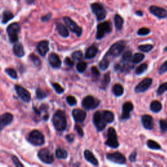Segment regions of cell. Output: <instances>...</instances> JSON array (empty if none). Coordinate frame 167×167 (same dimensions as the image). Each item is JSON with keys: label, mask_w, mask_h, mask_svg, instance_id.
Here are the masks:
<instances>
[{"label": "cell", "mask_w": 167, "mask_h": 167, "mask_svg": "<svg viewBox=\"0 0 167 167\" xmlns=\"http://www.w3.org/2000/svg\"><path fill=\"white\" fill-rule=\"evenodd\" d=\"M52 122L57 131H64L67 127V119L65 112L61 110H58L53 116Z\"/></svg>", "instance_id": "cell-1"}, {"label": "cell", "mask_w": 167, "mask_h": 167, "mask_svg": "<svg viewBox=\"0 0 167 167\" xmlns=\"http://www.w3.org/2000/svg\"><path fill=\"white\" fill-rule=\"evenodd\" d=\"M28 141L34 146H42L44 143V137L43 134L38 130L31 131L28 137Z\"/></svg>", "instance_id": "cell-2"}, {"label": "cell", "mask_w": 167, "mask_h": 167, "mask_svg": "<svg viewBox=\"0 0 167 167\" xmlns=\"http://www.w3.org/2000/svg\"><path fill=\"white\" fill-rule=\"evenodd\" d=\"M20 28L17 23H13L7 28V32L11 43H17L18 40V34L20 33Z\"/></svg>", "instance_id": "cell-3"}, {"label": "cell", "mask_w": 167, "mask_h": 167, "mask_svg": "<svg viewBox=\"0 0 167 167\" xmlns=\"http://www.w3.org/2000/svg\"><path fill=\"white\" fill-rule=\"evenodd\" d=\"M92 12L96 16L97 19L99 21L104 20L107 17V11L104 6L99 3H94L91 5Z\"/></svg>", "instance_id": "cell-4"}, {"label": "cell", "mask_w": 167, "mask_h": 167, "mask_svg": "<svg viewBox=\"0 0 167 167\" xmlns=\"http://www.w3.org/2000/svg\"><path fill=\"white\" fill-rule=\"evenodd\" d=\"M105 144L112 148H117L119 146L116 131L113 127H110L108 130L107 140Z\"/></svg>", "instance_id": "cell-5"}, {"label": "cell", "mask_w": 167, "mask_h": 167, "mask_svg": "<svg viewBox=\"0 0 167 167\" xmlns=\"http://www.w3.org/2000/svg\"><path fill=\"white\" fill-rule=\"evenodd\" d=\"M125 47V43L124 41H121L114 43L110 47L108 52L106 55H109L111 57H117L123 51Z\"/></svg>", "instance_id": "cell-6"}, {"label": "cell", "mask_w": 167, "mask_h": 167, "mask_svg": "<svg viewBox=\"0 0 167 167\" xmlns=\"http://www.w3.org/2000/svg\"><path fill=\"white\" fill-rule=\"evenodd\" d=\"M97 39H101L106 34L110 33L112 30V27L109 22H105L99 23L97 28Z\"/></svg>", "instance_id": "cell-7"}, {"label": "cell", "mask_w": 167, "mask_h": 167, "mask_svg": "<svg viewBox=\"0 0 167 167\" xmlns=\"http://www.w3.org/2000/svg\"><path fill=\"white\" fill-rule=\"evenodd\" d=\"M66 26L67 28L72 31L73 33H75L77 37H81L82 34V29L78 26L75 22H74L70 18L68 17H65L63 18Z\"/></svg>", "instance_id": "cell-8"}, {"label": "cell", "mask_w": 167, "mask_h": 167, "mask_svg": "<svg viewBox=\"0 0 167 167\" xmlns=\"http://www.w3.org/2000/svg\"><path fill=\"white\" fill-rule=\"evenodd\" d=\"M93 123L96 129L99 131H101L106 127L107 122L105 121L102 114L97 111L93 115Z\"/></svg>", "instance_id": "cell-9"}, {"label": "cell", "mask_w": 167, "mask_h": 167, "mask_svg": "<svg viewBox=\"0 0 167 167\" xmlns=\"http://www.w3.org/2000/svg\"><path fill=\"white\" fill-rule=\"evenodd\" d=\"M38 157L39 159L46 164H52L54 160L53 155L46 148L41 149L39 151L38 153Z\"/></svg>", "instance_id": "cell-10"}, {"label": "cell", "mask_w": 167, "mask_h": 167, "mask_svg": "<svg viewBox=\"0 0 167 167\" xmlns=\"http://www.w3.org/2000/svg\"><path fill=\"white\" fill-rule=\"evenodd\" d=\"M99 104V101L90 95L86 97L82 101V107L86 110H91L97 108Z\"/></svg>", "instance_id": "cell-11"}, {"label": "cell", "mask_w": 167, "mask_h": 167, "mask_svg": "<svg viewBox=\"0 0 167 167\" xmlns=\"http://www.w3.org/2000/svg\"><path fill=\"white\" fill-rule=\"evenodd\" d=\"M107 159L110 161H112L113 163L123 164L126 163V159L123 155L119 152H116L113 154H108L107 155Z\"/></svg>", "instance_id": "cell-12"}, {"label": "cell", "mask_w": 167, "mask_h": 167, "mask_svg": "<svg viewBox=\"0 0 167 167\" xmlns=\"http://www.w3.org/2000/svg\"><path fill=\"white\" fill-rule=\"evenodd\" d=\"M15 90L17 91L18 96L21 98V99L26 102H29L31 100V95L29 92L23 87L19 85H16L14 86Z\"/></svg>", "instance_id": "cell-13"}, {"label": "cell", "mask_w": 167, "mask_h": 167, "mask_svg": "<svg viewBox=\"0 0 167 167\" xmlns=\"http://www.w3.org/2000/svg\"><path fill=\"white\" fill-rule=\"evenodd\" d=\"M152 84V79L150 78H146L141 81L135 87V91L137 93L144 92L149 89V87Z\"/></svg>", "instance_id": "cell-14"}, {"label": "cell", "mask_w": 167, "mask_h": 167, "mask_svg": "<svg viewBox=\"0 0 167 167\" xmlns=\"http://www.w3.org/2000/svg\"><path fill=\"white\" fill-rule=\"evenodd\" d=\"M150 13L159 19L165 18L167 17V11L161 7L152 5L149 9Z\"/></svg>", "instance_id": "cell-15"}, {"label": "cell", "mask_w": 167, "mask_h": 167, "mask_svg": "<svg viewBox=\"0 0 167 167\" xmlns=\"http://www.w3.org/2000/svg\"><path fill=\"white\" fill-rule=\"evenodd\" d=\"M133 105L131 102H125L122 107V114L121 119L122 120H127L130 117V112L133 110Z\"/></svg>", "instance_id": "cell-16"}, {"label": "cell", "mask_w": 167, "mask_h": 167, "mask_svg": "<svg viewBox=\"0 0 167 167\" xmlns=\"http://www.w3.org/2000/svg\"><path fill=\"white\" fill-rule=\"evenodd\" d=\"M49 61L51 67L55 69H58L61 65V60L60 59L58 55L55 53H52L49 55Z\"/></svg>", "instance_id": "cell-17"}, {"label": "cell", "mask_w": 167, "mask_h": 167, "mask_svg": "<svg viewBox=\"0 0 167 167\" xmlns=\"http://www.w3.org/2000/svg\"><path fill=\"white\" fill-rule=\"evenodd\" d=\"M73 116L76 122L81 123L83 122L86 119V113L83 110L76 108L73 111Z\"/></svg>", "instance_id": "cell-18"}, {"label": "cell", "mask_w": 167, "mask_h": 167, "mask_svg": "<svg viewBox=\"0 0 167 167\" xmlns=\"http://www.w3.org/2000/svg\"><path fill=\"white\" fill-rule=\"evenodd\" d=\"M142 123L144 128L151 130L154 128V120L153 117L148 114L142 116Z\"/></svg>", "instance_id": "cell-19"}, {"label": "cell", "mask_w": 167, "mask_h": 167, "mask_svg": "<svg viewBox=\"0 0 167 167\" xmlns=\"http://www.w3.org/2000/svg\"><path fill=\"white\" fill-rule=\"evenodd\" d=\"M37 50L41 55L45 56L46 53L49 50V43L47 41H42L37 45Z\"/></svg>", "instance_id": "cell-20"}, {"label": "cell", "mask_w": 167, "mask_h": 167, "mask_svg": "<svg viewBox=\"0 0 167 167\" xmlns=\"http://www.w3.org/2000/svg\"><path fill=\"white\" fill-rule=\"evenodd\" d=\"M13 120V116L11 113H5L1 116V126L2 127L10 124Z\"/></svg>", "instance_id": "cell-21"}, {"label": "cell", "mask_w": 167, "mask_h": 167, "mask_svg": "<svg viewBox=\"0 0 167 167\" xmlns=\"http://www.w3.org/2000/svg\"><path fill=\"white\" fill-rule=\"evenodd\" d=\"M84 157L86 160L91 163L95 166L98 165V161L94 155L90 152V150H86L84 152Z\"/></svg>", "instance_id": "cell-22"}, {"label": "cell", "mask_w": 167, "mask_h": 167, "mask_svg": "<svg viewBox=\"0 0 167 167\" xmlns=\"http://www.w3.org/2000/svg\"><path fill=\"white\" fill-rule=\"evenodd\" d=\"M13 52L16 56L18 58H22L25 54L24 50L22 44L20 43H16L13 46Z\"/></svg>", "instance_id": "cell-23"}, {"label": "cell", "mask_w": 167, "mask_h": 167, "mask_svg": "<svg viewBox=\"0 0 167 167\" xmlns=\"http://www.w3.org/2000/svg\"><path fill=\"white\" fill-rule=\"evenodd\" d=\"M97 52H98L97 48L94 45H92L90 47H89L86 50L85 54V58L86 59H91L96 55Z\"/></svg>", "instance_id": "cell-24"}, {"label": "cell", "mask_w": 167, "mask_h": 167, "mask_svg": "<svg viewBox=\"0 0 167 167\" xmlns=\"http://www.w3.org/2000/svg\"><path fill=\"white\" fill-rule=\"evenodd\" d=\"M56 29L58 34L63 37H67L69 35L67 28L61 23H58L56 24Z\"/></svg>", "instance_id": "cell-25"}, {"label": "cell", "mask_w": 167, "mask_h": 167, "mask_svg": "<svg viewBox=\"0 0 167 167\" xmlns=\"http://www.w3.org/2000/svg\"><path fill=\"white\" fill-rule=\"evenodd\" d=\"M150 109L154 112H160L162 109V105L161 103L158 101H154L152 102L150 105Z\"/></svg>", "instance_id": "cell-26"}, {"label": "cell", "mask_w": 167, "mask_h": 167, "mask_svg": "<svg viewBox=\"0 0 167 167\" xmlns=\"http://www.w3.org/2000/svg\"><path fill=\"white\" fill-rule=\"evenodd\" d=\"M112 91L114 94L117 97H120L123 95L124 92L123 87L121 84H116L112 87Z\"/></svg>", "instance_id": "cell-27"}, {"label": "cell", "mask_w": 167, "mask_h": 167, "mask_svg": "<svg viewBox=\"0 0 167 167\" xmlns=\"http://www.w3.org/2000/svg\"><path fill=\"white\" fill-rule=\"evenodd\" d=\"M102 116L107 123H112L114 120V116L113 113L108 110H105L102 112Z\"/></svg>", "instance_id": "cell-28"}, {"label": "cell", "mask_w": 167, "mask_h": 167, "mask_svg": "<svg viewBox=\"0 0 167 167\" xmlns=\"http://www.w3.org/2000/svg\"><path fill=\"white\" fill-rule=\"evenodd\" d=\"M114 23H115V26L117 29L120 30L122 29L123 24V19L121 16L119 14H116L114 17Z\"/></svg>", "instance_id": "cell-29"}, {"label": "cell", "mask_w": 167, "mask_h": 167, "mask_svg": "<svg viewBox=\"0 0 167 167\" xmlns=\"http://www.w3.org/2000/svg\"><path fill=\"white\" fill-rule=\"evenodd\" d=\"M14 17L13 14L9 11H5L3 13L2 15V23H6L7 22L13 19Z\"/></svg>", "instance_id": "cell-30"}, {"label": "cell", "mask_w": 167, "mask_h": 167, "mask_svg": "<svg viewBox=\"0 0 167 167\" xmlns=\"http://www.w3.org/2000/svg\"><path fill=\"white\" fill-rule=\"evenodd\" d=\"M68 154L66 150L61 148H58L55 150V157L58 159H66L67 157Z\"/></svg>", "instance_id": "cell-31"}, {"label": "cell", "mask_w": 167, "mask_h": 167, "mask_svg": "<svg viewBox=\"0 0 167 167\" xmlns=\"http://www.w3.org/2000/svg\"><path fill=\"white\" fill-rule=\"evenodd\" d=\"M147 146L149 148L152 149H160L161 146L157 142L153 140H148L147 141Z\"/></svg>", "instance_id": "cell-32"}, {"label": "cell", "mask_w": 167, "mask_h": 167, "mask_svg": "<svg viewBox=\"0 0 167 167\" xmlns=\"http://www.w3.org/2000/svg\"><path fill=\"white\" fill-rule=\"evenodd\" d=\"M144 58V55L141 53H137L134 55L132 61L134 63H138L141 62Z\"/></svg>", "instance_id": "cell-33"}, {"label": "cell", "mask_w": 167, "mask_h": 167, "mask_svg": "<svg viewBox=\"0 0 167 167\" xmlns=\"http://www.w3.org/2000/svg\"><path fill=\"white\" fill-rule=\"evenodd\" d=\"M109 60L107 58V56L104 57L99 63V67L102 70H105L108 68V65H109Z\"/></svg>", "instance_id": "cell-34"}, {"label": "cell", "mask_w": 167, "mask_h": 167, "mask_svg": "<svg viewBox=\"0 0 167 167\" xmlns=\"http://www.w3.org/2000/svg\"><path fill=\"white\" fill-rule=\"evenodd\" d=\"M29 58L31 59V60L32 61L33 63L34 64V65L35 67H39L41 65V60L40 59H39L36 55H35L34 54H31L29 55Z\"/></svg>", "instance_id": "cell-35"}, {"label": "cell", "mask_w": 167, "mask_h": 167, "mask_svg": "<svg viewBox=\"0 0 167 167\" xmlns=\"http://www.w3.org/2000/svg\"><path fill=\"white\" fill-rule=\"evenodd\" d=\"M148 69V65L146 63H142L140 66H138L136 69V74L141 75L144 73Z\"/></svg>", "instance_id": "cell-36"}, {"label": "cell", "mask_w": 167, "mask_h": 167, "mask_svg": "<svg viewBox=\"0 0 167 167\" xmlns=\"http://www.w3.org/2000/svg\"><path fill=\"white\" fill-rule=\"evenodd\" d=\"M87 67V63L84 61H81V62H79L77 65H76V69L78 71L79 73H83L85 71Z\"/></svg>", "instance_id": "cell-37"}, {"label": "cell", "mask_w": 167, "mask_h": 167, "mask_svg": "<svg viewBox=\"0 0 167 167\" xmlns=\"http://www.w3.org/2000/svg\"><path fill=\"white\" fill-rule=\"evenodd\" d=\"M5 72L6 73L9 75L10 77H11L13 79H17L18 76L17 73L16 72V70L12 68H8L5 69Z\"/></svg>", "instance_id": "cell-38"}, {"label": "cell", "mask_w": 167, "mask_h": 167, "mask_svg": "<svg viewBox=\"0 0 167 167\" xmlns=\"http://www.w3.org/2000/svg\"><path fill=\"white\" fill-rule=\"evenodd\" d=\"M154 46L152 44H144V45H140L138 46V49L141 50L142 52H148L150 50H152L153 49Z\"/></svg>", "instance_id": "cell-39"}, {"label": "cell", "mask_w": 167, "mask_h": 167, "mask_svg": "<svg viewBox=\"0 0 167 167\" xmlns=\"http://www.w3.org/2000/svg\"><path fill=\"white\" fill-rule=\"evenodd\" d=\"M167 91V82L163 83L159 86L157 90V93L159 95H161L163 93Z\"/></svg>", "instance_id": "cell-40"}, {"label": "cell", "mask_w": 167, "mask_h": 167, "mask_svg": "<svg viewBox=\"0 0 167 167\" xmlns=\"http://www.w3.org/2000/svg\"><path fill=\"white\" fill-rule=\"evenodd\" d=\"M110 73H107L104 76V77H103L102 81V87H105L108 84V83L110 82Z\"/></svg>", "instance_id": "cell-41"}, {"label": "cell", "mask_w": 167, "mask_h": 167, "mask_svg": "<svg viewBox=\"0 0 167 167\" xmlns=\"http://www.w3.org/2000/svg\"><path fill=\"white\" fill-rule=\"evenodd\" d=\"M133 54L132 52L130 51H127L126 52L124 53V54L123 55V60L124 61H132L133 60Z\"/></svg>", "instance_id": "cell-42"}, {"label": "cell", "mask_w": 167, "mask_h": 167, "mask_svg": "<svg viewBox=\"0 0 167 167\" xmlns=\"http://www.w3.org/2000/svg\"><path fill=\"white\" fill-rule=\"evenodd\" d=\"M46 95L47 94L40 88H38L36 90V96L39 99H43L45 98L46 97Z\"/></svg>", "instance_id": "cell-43"}, {"label": "cell", "mask_w": 167, "mask_h": 167, "mask_svg": "<svg viewBox=\"0 0 167 167\" xmlns=\"http://www.w3.org/2000/svg\"><path fill=\"white\" fill-rule=\"evenodd\" d=\"M150 33V29L147 28H142L139 29L137 31V34L138 35L144 36V35H147Z\"/></svg>", "instance_id": "cell-44"}, {"label": "cell", "mask_w": 167, "mask_h": 167, "mask_svg": "<svg viewBox=\"0 0 167 167\" xmlns=\"http://www.w3.org/2000/svg\"><path fill=\"white\" fill-rule=\"evenodd\" d=\"M52 87H54V89L55 91V92H56L58 94H61L63 91H64V89H63V87L58 83H54V84H52Z\"/></svg>", "instance_id": "cell-45"}, {"label": "cell", "mask_w": 167, "mask_h": 167, "mask_svg": "<svg viewBox=\"0 0 167 167\" xmlns=\"http://www.w3.org/2000/svg\"><path fill=\"white\" fill-rule=\"evenodd\" d=\"M72 56L73 58L75 60H81L83 57V54L81 51H76L73 52V54H72Z\"/></svg>", "instance_id": "cell-46"}, {"label": "cell", "mask_w": 167, "mask_h": 167, "mask_svg": "<svg viewBox=\"0 0 167 167\" xmlns=\"http://www.w3.org/2000/svg\"><path fill=\"white\" fill-rule=\"evenodd\" d=\"M159 74L163 75L167 72V61H166L164 63H163L162 65L160 67L159 69L158 70Z\"/></svg>", "instance_id": "cell-47"}, {"label": "cell", "mask_w": 167, "mask_h": 167, "mask_svg": "<svg viewBox=\"0 0 167 167\" xmlns=\"http://www.w3.org/2000/svg\"><path fill=\"white\" fill-rule=\"evenodd\" d=\"M67 102L70 106H74L76 104V100L73 96L67 97Z\"/></svg>", "instance_id": "cell-48"}, {"label": "cell", "mask_w": 167, "mask_h": 167, "mask_svg": "<svg viewBox=\"0 0 167 167\" xmlns=\"http://www.w3.org/2000/svg\"><path fill=\"white\" fill-rule=\"evenodd\" d=\"M159 125H160V129L161 131H166L167 128V120H161L159 122Z\"/></svg>", "instance_id": "cell-49"}, {"label": "cell", "mask_w": 167, "mask_h": 167, "mask_svg": "<svg viewBox=\"0 0 167 167\" xmlns=\"http://www.w3.org/2000/svg\"><path fill=\"white\" fill-rule=\"evenodd\" d=\"M12 159H13V163L16 166H23V165L20 162V161L18 160V159L17 157L13 156L12 157Z\"/></svg>", "instance_id": "cell-50"}, {"label": "cell", "mask_w": 167, "mask_h": 167, "mask_svg": "<svg viewBox=\"0 0 167 167\" xmlns=\"http://www.w3.org/2000/svg\"><path fill=\"white\" fill-rule=\"evenodd\" d=\"M75 128L76 131H77L78 134L79 135H80V137H82L84 136V131H83L82 129L81 128V126H79V125H76Z\"/></svg>", "instance_id": "cell-51"}, {"label": "cell", "mask_w": 167, "mask_h": 167, "mask_svg": "<svg viewBox=\"0 0 167 167\" xmlns=\"http://www.w3.org/2000/svg\"><path fill=\"white\" fill-rule=\"evenodd\" d=\"M65 64L67 65H68V66H69V67H72V66H73L74 65V61L72 60H71L70 58H68V57H67L65 59Z\"/></svg>", "instance_id": "cell-52"}, {"label": "cell", "mask_w": 167, "mask_h": 167, "mask_svg": "<svg viewBox=\"0 0 167 167\" xmlns=\"http://www.w3.org/2000/svg\"><path fill=\"white\" fill-rule=\"evenodd\" d=\"M91 72H92L93 75H94L95 76H98L100 75L99 70H98V69L96 67H91Z\"/></svg>", "instance_id": "cell-53"}, {"label": "cell", "mask_w": 167, "mask_h": 167, "mask_svg": "<svg viewBox=\"0 0 167 167\" xmlns=\"http://www.w3.org/2000/svg\"><path fill=\"white\" fill-rule=\"evenodd\" d=\"M136 159H137V152H134L130 155L129 160L131 162H134L135 161H136Z\"/></svg>", "instance_id": "cell-54"}, {"label": "cell", "mask_w": 167, "mask_h": 167, "mask_svg": "<svg viewBox=\"0 0 167 167\" xmlns=\"http://www.w3.org/2000/svg\"><path fill=\"white\" fill-rule=\"evenodd\" d=\"M74 139H75V135L73 134H67L66 136V140L69 142H73Z\"/></svg>", "instance_id": "cell-55"}, {"label": "cell", "mask_w": 167, "mask_h": 167, "mask_svg": "<svg viewBox=\"0 0 167 167\" xmlns=\"http://www.w3.org/2000/svg\"><path fill=\"white\" fill-rule=\"evenodd\" d=\"M51 17H52V14L50 13H49V14H48L44 16V17H43L41 18V20L43 22H47V21H49L51 18Z\"/></svg>", "instance_id": "cell-56"}, {"label": "cell", "mask_w": 167, "mask_h": 167, "mask_svg": "<svg viewBox=\"0 0 167 167\" xmlns=\"http://www.w3.org/2000/svg\"><path fill=\"white\" fill-rule=\"evenodd\" d=\"M35 2V0H26V2L27 4L28 5H31V4H33Z\"/></svg>", "instance_id": "cell-57"}, {"label": "cell", "mask_w": 167, "mask_h": 167, "mask_svg": "<svg viewBox=\"0 0 167 167\" xmlns=\"http://www.w3.org/2000/svg\"><path fill=\"white\" fill-rule=\"evenodd\" d=\"M136 14H137V15H138V16H142V15H143V13H142V11H137V12H136Z\"/></svg>", "instance_id": "cell-58"}, {"label": "cell", "mask_w": 167, "mask_h": 167, "mask_svg": "<svg viewBox=\"0 0 167 167\" xmlns=\"http://www.w3.org/2000/svg\"><path fill=\"white\" fill-rule=\"evenodd\" d=\"M49 115H45L44 117H43V119H44V121H46L47 120H48V119H49Z\"/></svg>", "instance_id": "cell-59"}, {"label": "cell", "mask_w": 167, "mask_h": 167, "mask_svg": "<svg viewBox=\"0 0 167 167\" xmlns=\"http://www.w3.org/2000/svg\"><path fill=\"white\" fill-rule=\"evenodd\" d=\"M164 50H165V51H167V46H166V47L165 48V49H164Z\"/></svg>", "instance_id": "cell-60"}, {"label": "cell", "mask_w": 167, "mask_h": 167, "mask_svg": "<svg viewBox=\"0 0 167 167\" xmlns=\"http://www.w3.org/2000/svg\"><path fill=\"white\" fill-rule=\"evenodd\" d=\"M166 131H167V128H166Z\"/></svg>", "instance_id": "cell-61"}]
</instances>
